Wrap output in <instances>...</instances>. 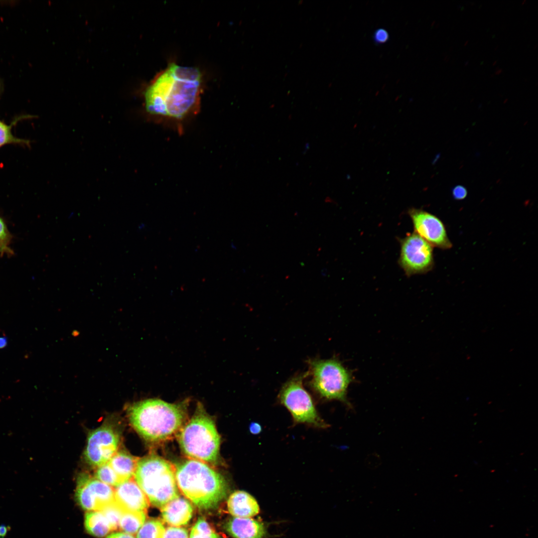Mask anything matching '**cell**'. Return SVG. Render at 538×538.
<instances>
[{
	"label": "cell",
	"mask_w": 538,
	"mask_h": 538,
	"mask_svg": "<svg viewBox=\"0 0 538 538\" xmlns=\"http://www.w3.org/2000/svg\"><path fill=\"white\" fill-rule=\"evenodd\" d=\"M202 80L198 69L170 63L144 92L146 112L172 120L184 119L199 107Z\"/></svg>",
	"instance_id": "cell-1"
},
{
	"label": "cell",
	"mask_w": 538,
	"mask_h": 538,
	"mask_svg": "<svg viewBox=\"0 0 538 538\" xmlns=\"http://www.w3.org/2000/svg\"><path fill=\"white\" fill-rule=\"evenodd\" d=\"M186 404H171L157 399L142 400L129 406V420L146 441L163 442L178 433L185 424Z\"/></svg>",
	"instance_id": "cell-2"
},
{
	"label": "cell",
	"mask_w": 538,
	"mask_h": 538,
	"mask_svg": "<svg viewBox=\"0 0 538 538\" xmlns=\"http://www.w3.org/2000/svg\"><path fill=\"white\" fill-rule=\"evenodd\" d=\"M175 477L181 493L201 510L217 509L229 492L224 477L199 460L189 459L179 463Z\"/></svg>",
	"instance_id": "cell-3"
},
{
	"label": "cell",
	"mask_w": 538,
	"mask_h": 538,
	"mask_svg": "<svg viewBox=\"0 0 538 538\" xmlns=\"http://www.w3.org/2000/svg\"><path fill=\"white\" fill-rule=\"evenodd\" d=\"M178 441L183 453L190 459L206 463L218 460L220 436L213 419L200 403L179 431Z\"/></svg>",
	"instance_id": "cell-4"
},
{
	"label": "cell",
	"mask_w": 538,
	"mask_h": 538,
	"mask_svg": "<svg viewBox=\"0 0 538 538\" xmlns=\"http://www.w3.org/2000/svg\"><path fill=\"white\" fill-rule=\"evenodd\" d=\"M134 479L152 506L161 509L178 497L175 469L165 459L155 454L139 458Z\"/></svg>",
	"instance_id": "cell-5"
},
{
	"label": "cell",
	"mask_w": 538,
	"mask_h": 538,
	"mask_svg": "<svg viewBox=\"0 0 538 538\" xmlns=\"http://www.w3.org/2000/svg\"><path fill=\"white\" fill-rule=\"evenodd\" d=\"M308 385L325 401H338L348 407L352 406L347 398L348 389L354 381L352 371L338 358L311 359L308 360Z\"/></svg>",
	"instance_id": "cell-6"
},
{
	"label": "cell",
	"mask_w": 538,
	"mask_h": 538,
	"mask_svg": "<svg viewBox=\"0 0 538 538\" xmlns=\"http://www.w3.org/2000/svg\"><path fill=\"white\" fill-rule=\"evenodd\" d=\"M306 375H296L288 380L280 390L278 402L290 412L294 424L326 428L329 425L319 414L312 398L303 386Z\"/></svg>",
	"instance_id": "cell-7"
},
{
	"label": "cell",
	"mask_w": 538,
	"mask_h": 538,
	"mask_svg": "<svg viewBox=\"0 0 538 538\" xmlns=\"http://www.w3.org/2000/svg\"><path fill=\"white\" fill-rule=\"evenodd\" d=\"M399 264L407 276L422 274L433 267L432 246L416 233L407 234L400 241Z\"/></svg>",
	"instance_id": "cell-8"
},
{
	"label": "cell",
	"mask_w": 538,
	"mask_h": 538,
	"mask_svg": "<svg viewBox=\"0 0 538 538\" xmlns=\"http://www.w3.org/2000/svg\"><path fill=\"white\" fill-rule=\"evenodd\" d=\"M121 441L120 430L112 423L105 422L88 435L84 456L93 467L107 463L118 451Z\"/></svg>",
	"instance_id": "cell-9"
},
{
	"label": "cell",
	"mask_w": 538,
	"mask_h": 538,
	"mask_svg": "<svg viewBox=\"0 0 538 538\" xmlns=\"http://www.w3.org/2000/svg\"><path fill=\"white\" fill-rule=\"evenodd\" d=\"M75 497L83 509L99 511L115 501V492L110 486L82 473L77 478Z\"/></svg>",
	"instance_id": "cell-10"
},
{
	"label": "cell",
	"mask_w": 538,
	"mask_h": 538,
	"mask_svg": "<svg viewBox=\"0 0 538 538\" xmlns=\"http://www.w3.org/2000/svg\"><path fill=\"white\" fill-rule=\"evenodd\" d=\"M414 232L432 246L442 249L452 247L442 221L435 215L424 210L410 208L408 211Z\"/></svg>",
	"instance_id": "cell-11"
},
{
	"label": "cell",
	"mask_w": 538,
	"mask_h": 538,
	"mask_svg": "<svg viewBox=\"0 0 538 538\" xmlns=\"http://www.w3.org/2000/svg\"><path fill=\"white\" fill-rule=\"evenodd\" d=\"M114 492L115 502L123 512H146L149 507L147 498L133 478L117 486Z\"/></svg>",
	"instance_id": "cell-12"
},
{
	"label": "cell",
	"mask_w": 538,
	"mask_h": 538,
	"mask_svg": "<svg viewBox=\"0 0 538 538\" xmlns=\"http://www.w3.org/2000/svg\"><path fill=\"white\" fill-rule=\"evenodd\" d=\"M224 529L233 538H265L267 534L263 523L251 518H230Z\"/></svg>",
	"instance_id": "cell-13"
},
{
	"label": "cell",
	"mask_w": 538,
	"mask_h": 538,
	"mask_svg": "<svg viewBox=\"0 0 538 538\" xmlns=\"http://www.w3.org/2000/svg\"><path fill=\"white\" fill-rule=\"evenodd\" d=\"M161 510L162 521L171 527L186 525L191 520L193 508L186 499L179 496L164 506Z\"/></svg>",
	"instance_id": "cell-14"
},
{
	"label": "cell",
	"mask_w": 538,
	"mask_h": 538,
	"mask_svg": "<svg viewBox=\"0 0 538 538\" xmlns=\"http://www.w3.org/2000/svg\"><path fill=\"white\" fill-rule=\"evenodd\" d=\"M227 508L232 516L239 518H251L260 512L256 499L248 492L241 490L235 491L229 496Z\"/></svg>",
	"instance_id": "cell-15"
},
{
	"label": "cell",
	"mask_w": 538,
	"mask_h": 538,
	"mask_svg": "<svg viewBox=\"0 0 538 538\" xmlns=\"http://www.w3.org/2000/svg\"><path fill=\"white\" fill-rule=\"evenodd\" d=\"M138 459L126 450H118L108 463L123 483L134 477Z\"/></svg>",
	"instance_id": "cell-16"
},
{
	"label": "cell",
	"mask_w": 538,
	"mask_h": 538,
	"mask_svg": "<svg viewBox=\"0 0 538 538\" xmlns=\"http://www.w3.org/2000/svg\"><path fill=\"white\" fill-rule=\"evenodd\" d=\"M84 525L88 533L97 538L104 537L112 531L105 517L98 511H89L86 513Z\"/></svg>",
	"instance_id": "cell-17"
},
{
	"label": "cell",
	"mask_w": 538,
	"mask_h": 538,
	"mask_svg": "<svg viewBox=\"0 0 538 538\" xmlns=\"http://www.w3.org/2000/svg\"><path fill=\"white\" fill-rule=\"evenodd\" d=\"M146 512L124 511L119 524V529L123 532L134 535L146 520Z\"/></svg>",
	"instance_id": "cell-18"
},
{
	"label": "cell",
	"mask_w": 538,
	"mask_h": 538,
	"mask_svg": "<svg viewBox=\"0 0 538 538\" xmlns=\"http://www.w3.org/2000/svg\"><path fill=\"white\" fill-rule=\"evenodd\" d=\"M165 530L161 521L150 519L144 522L136 533V538H162Z\"/></svg>",
	"instance_id": "cell-19"
},
{
	"label": "cell",
	"mask_w": 538,
	"mask_h": 538,
	"mask_svg": "<svg viewBox=\"0 0 538 538\" xmlns=\"http://www.w3.org/2000/svg\"><path fill=\"white\" fill-rule=\"evenodd\" d=\"M189 538H220L206 520L200 517L192 527Z\"/></svg>",
	"instance_id": "cell-20"
},
{
	"label": "cell",
	"mask_w": 538,
	"mask_h": 538,
	"mask_svg": "<svg viewBox=\"0 0 538 538\" xmlns=\"http://www.w3.org/2000/svg\"><path fill=\"white\" fill-rule=\"evenodd\" d=\"M96 468L94 477L100 481L116 487L123 483L108 462Z\"/></svg>",
	"instance_id": "cell-21"
},
{
	"label": "cell",
	"mask_w": 538,
	"mask_h": 538,
	"mask_svg": "<svg viewBox=\"0 0 538 538\" xmlns=\"http://www.w3.org/2000/svg\"><path fill=\"white\" fill-rule=\"evenodd\" d=\"M15 123L8 125L0 121V147L7 144H29L28 140L18 138L12 134L11 129Z\"/></svg>",
	"instance_id": "cell-22"
},
{
	"label": "cell",
	"mask_w": 538,
	"mask_h": 538,
	"mask_svg": "<svg viewBox=\"0 0 538 538\" xmlns=\"http://www.w3.org/2000/svg\"><path fill=\"white\" fill-rule=\"evenodd\" d=\"M100 511L108 520L112 531L119 529V524L123 511L115 501L104 507Z\"/></svg>",
	"instance_id": "cell-23"
},
{
	"label": "cell",
	"mask_w": 538,
	"mask_h": 538,
	"mask_svg": "<svg viewBox=\"0 0 538 538\" xmlns=\"http://www.w3.org/2000/svg\"><path fill=\"white\" fill-rule=\"evenodd\" d=\"M162 538H189V535L185 528L170 526L165 529Z\"/></svg>",
	"instance_id": "cell-24"
},
{
	"label": "cell",
	"mask_w": 538,
	"mask_h": 538,
	"mask_svg": "<svg viewBox=\"0 0 538 538\" xmlns=\"http://www.w3.org/2000/svg\"><path fill=\"white\" fill-rule=\"evenodd\" d=\"M12 236L8 231L3 220L0 216V245L6 248H9L8 245L10 243Z\"/></svg>",
	"instance_id": "cell-25"
},
{
	"label": "cell",
	"mask_w": 538,
	"mask_h": 538,
	"mask_svg": "<svg viewBox=\"0 0 538 538\" xmlns=\"http://www.w3.org/2000/svg\"><path fill=\"white\" fill-rule=\"evenodd\" d=\"M373 38L376 44H383L389 40V34L385 29L380 28L375 31Z\"/></svg>",
	"instance_id": "cell-26"
},
{
	"label": "cell",
	"mask_w": 538,
	"mask_h": 538,
	"mask_svg": "<svg viewBox=\"0 0 538 538\" xmlns=\"http://www.w3.org/2000/svg\"><path fill=\"white\" fill-rule=\"evenodd\" d=\"M452 194L454 199L462 200L467 196V191L464 186L457 185L452 189Z\"/></svg>",
	"instance_id": "cell-27"
},
{
	"label": "cell",
	"mask_w": 538,
	"mask_h": 538,
	"mask_svg": "<svg viewBox=\"0 0 538 538\" xmlns=\"http://www.w3.org/2000/svg\"><path fill=\"white\" fill-rule=\"evenodd\" d=\"M106 538H135L134 535L125 533V532H116L111 534L107 537Z\"/></svg>",
	"instance_id": "cell-28"
},
{
	"label": "cell",
	"mask_w": 538,
	"mask_h": 538,
	"mask_svg": "<svg viewBox=\"0 0 538 538\" xmlns=\"http://www.w3.org/2000/svg\"><path fill=\"white\" fill-rule=\"evenodd\" d=\"M11 530V527L10 526H6L4 524H1L0 525V538H4L6 536L8 531Z\"/></svg>",
	"instance_id": "cell-29"
},
{
	"label": "cell",
	"mask_w": 538,
	"mask_h": 538,
	"mask_svg": "<svg viewBox=\"0 0 538 538\" xmlns=\"http://www.w3.org/2000/svg\"><path fill=\"white\" fill-rule=\"evenodd\" d=\"M250 429L252 432L257 433L260 432L261 429L260 426L258 424L254 423L251 425Z\"/></svg>",
	"instance_id": "cell-30"
},
{
	"label": "cell",
	"mask_w": 538,
	"mask_h": 538,
	"mask_svg": "<svg viewBox=\"0 0 538 538\" xmlns=\"http://www.w3.org/2000/svg\"><path fill=\"white\" fill-rule=\"evenodd\" d=\"M7 344V338L5 337H0V349L4 348Z\"/></svg>",
	"instance_id": "cell-31"
},
{
	"label": "cell",
	"mask_w": 538,
	"mask_h": 538,
	"mask_svg": "<svg viewBox=\"0 0 538 538\" xmlns=\"http://www.w3.org/2000/svg\"><path fill=\"white\" fill-rule=\"evenodd\" d=\"M12 251L9 248H6L0 245V254L7 253L12 254Z\"/></svg>",
	"instance_id": "cell-32"
}]
</instances>
